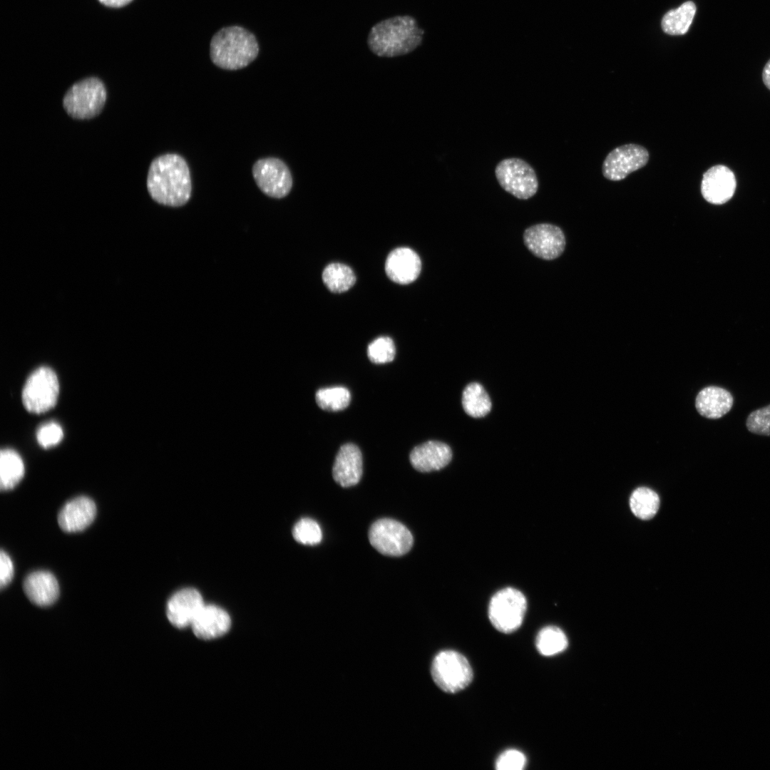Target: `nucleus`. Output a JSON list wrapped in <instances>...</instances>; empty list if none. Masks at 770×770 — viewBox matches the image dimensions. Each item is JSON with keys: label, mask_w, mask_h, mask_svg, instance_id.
Instances as JSON below:
<instances>
[{"label": "nucleus", "mask_w": 770, "mask_h": 770, "mask_svg": "<svg viewBox=\"0 0 770 770\" xmlns=\"http://www.w3.org/2000/svg\"><path fill=\"white\" fill-rule=\"evenodd\" d=\"M362 471V455L359 448L353 443L342 445L332 468L334 480L342 487H350L359 483Z\"/></svg>", "instance_id": "f3484780"}, {"label": "nucleus", "mask_w": 770, "mask_h": 770, "mask_svg": "<svg viewBox=\"0 0 770 770\" xmlns=\"http://www.w3.org/2000/svg\"><path fill=\"white\" fill-rule=\"evenodd\" d=\"M695 13V4L691 1H686L665 14L662 20V28L670 35L684 34L689 30Z\"/></svg>", "instance_id": "b1692460"}, {"label": "nucleus", "mask_w": 770, "mask_h": 770, "mask_svg": "<svg viewBox=\"0 0 770 770\" xmlns=\"http://www.w3.org/2000/svg\"><path fill=\"white\" fill-rule=\"evenodd\" d=\"M660 500L657 493L647 487L635 489L630 498V506L633 514L642 520L653 518L657 513Z\"/></svg>", "instance_id": "a878e982"}, {"label": "nucleus", "mask_w": 770, "mask_h": 770, "mask_svg": "<svg viewBox=\"0 0 770 770\" xmlns=\"http://www.w3.org/2000/svg\"><path fill=\"white\" fill-rule=\"evenodd\" d=\"M762 79L765 86L770 90V59L763 69Z\"/></svg>", "instance_id": "c9c22d12"}, {"label": "nucleus", "mask_w": 770, "mask_h": 770, "mask_svg": "<svg viewBox=\"0 0 770 770\" xmlns=\"http://www.w3.org/2000/svg\"><path fill=\"white\" fill-rule=\"evenodd\" d=\"M147 188L153 200L170 207H180L190 200L192 182L188 165L176 153L163 154L151 162Z\"/></svg>", "instance_id": "f257e3e1"}, {"label": "nucleus", "mask_w": 770, "mask_h": 770, "mask_svg": "<svg viewBox=\"0 0 770 770\" xmlns=\"http://www.w3.org/2000/svg\"><path fill=\"white\" fill-rule=\"evenodd\" d=\"M24 591L29 600L40 607L53 604L59 596V585L50 572L38 570L29 574L24 580Z\"/></svg>", "instance_id": "6ab92c4d"}, {"label": "nucleus", "mask_w": 770, "mask_h": 770, "mask_svg": "<svg viewBox=\"0 0 770 770\" xmlns=\"http://www.w3.org/2000/svg\"><path fill=\"white\" fill-rule=\"evenodd\" d=\"M369 540L377 551L389 556L407 553L414 542L410 530L400 522L390 518L375 521L369 530Z\"/></svg>", "instance_id": "1a4fd4ad"}, {"label": "nucleus", "mask_w": 770, "mask_h": 770, "mask_svg": "<svg viewBox=\"0 0 770 770\" xmlns=\"http://www.w3.org/2000/svg\"><path fill=\"white\" fill-rule=\"evenodd\" d=\"M736 187L734 173L725 165H717L704 173L701 192L708 202L722 205L732 197Z\"/></svg>", "instance_id": "4468645a"}, {"label": "nucleus", "mask_w": 770, "mask_h": 770, "mask_svg": "<svg viewBox=\"0 0 770 770\" xmlns=\"http://www.w3.org/2000/svg\"><path fill=\"white\" fill-rule=\"evenodd\" d=\"M527 609L524 595L517 589L505 587L491 597L488 615L492 625L499 632L508 634L522 625Z\"/></svg>", "instance_id": "423d86ee"}, {"label": "nucleus", "mask_w": 770, "mask_h": 770, "mask_svg": "<svg viewBox=\"0 0 770 770\" xmlns=\"http://www.w3.org/2000/svg\"><path fill=\"white\" fill-rule=\"evenodd\" d=\"M523 237L528 249L543 260L555 259L565 249L564 234L560 227L554 225L543 223L533 225L525 231Z\"/></svg>", "instance_id": "f8f14e48"}, {"label": "nucleus", "mask_w": 770, "mask_h": 770, "mask_svg": "<svg viewBox=\"0 0 770 770\" xmlns=\"http://www.w3.org/2000/svg\"><path fill=\"white\" fill-rule=\"evenodd\" d=\"M24 475V465L18 453L2 449L0 455V486L2 491L14 488Z\"/></svg>", "instance_id": "4be33fe9"}, {"label": "nucleus", "mask_w": 770, "mask_h": 770, "mask_svg": "<svg viewBox=\"0 0 770 770\" xmlns=\"http://www.w3.org/2000/svg\"><path fill=\"white\" fill-rule=\"evenodd\" d=\"M294 540L303 545H315L322 539L319 525L313 519L304 518L294 525L292 529Z\"/></svg>", "instance_id": "c85d7f7f"}, {"label": "nucleus", "mask_w": 770, "mask_h": 770, "mask_svg": "<svg viewBox=\"0 0 770 770\" xmlns=\"http://www.w3.org/2000/svg\"><path fill=\"white\" fill-rule=\"evenodd\" d=\"M648 160L649 153L644 147L636 144L621 145L607 155L602 165V173L608 180H621L644 167Z\"/></svg>", "instance_id": "9b49d317"}, {"label": "nucleus", "mask_w": 770, "mask_h": 770, "mask_svg": "<svg viewBox=\"0 0 770 770\" xmlns=\"http://www.w3.org/2000/svg\"><path fill=\"white\" fill-rule=\"evenodd\" d=\"M495 174L501 188L518 199H529L538 191L536 173L522 159L510 158L502 160L496 165Z\"/></svg>", "instance_id": "6e6552de"}, {"label": "nucleus", "mask_w": 770, "mask_h": 770, "mask_svg": "<svg viewBox=\"0 0 770 770\" xmlns=\"http://www.w3.org/2000/svg\"><path fill=\"white\" fill-rule=\"evenodd\" d=\"M107 98L104 83L96 77H89L71 86L63 99L66 113L73 118L84 120L98 115Z\"/></svg>", "instance_id": "20e7f679"}, {"label": "nucleus", "mask_w": 770, "mask_h": 770, "mask_svg": "<svg viewBox=\"0 0 770 770\" xmlns=\"http://www.w3.org/2000/svg\"><path fill=\"white\" fill-rule=\"evenodd\" d=\"M230 626L231 620L225 610L215 605H204L191 627L198 638L212 640L225 635Z\"/></svg>", "instance_id": "aec40b11"}, {"label": "nucleus", "mask_w": 770, "mask_h": 770, "mask_svg": "<svg viewBox=\"0 0 770 770\" xmlns=\"http://www.w3.org/2000/svg\"><path fill=\"white\" fill-rule=\"evenodd\" d=\"M63 437L61 426L51 421L41 426L36 432V439L41 446L48 448L57 445Z\"/></svg>", "instance_id": "2f4dec72"}, {"label": "nucleus", "mask_w": 770, "mask_h": 770, "mask_svg": "<svg viewBox=\"0 0 770 770\" xmlns=\"http://www.w3.org/2000/svg\"><path fill=\"white\" fill-rule=\"evenodd\" d=\"M322 280L332 292L342 293L348 291L356 282L352 270L342 263H331L322 272Z\"/></svg>", "instance_id": "393cba45"}, {"label": "nucleus", "mask_w": 770, "mask_h": 770, "mask_svg": "<svg viewBox=\"0 0 770 770\" xmlns=\"http://www.w3.org/2000/svg\"><path fill=\"white\" fill-rule=\"evenodd\" d=\"M421 270V262L416 252L409 247H398L388 255L385 271L388 277L400 284L414 282Z\"/></svg>", "instance_id": "2eb2a0df"}, {"label": "nucleus", "mask_w": 770, "mask_h": 770, "mask_svg": "<svg viewBox=\"0 0 770 770\" xmlns=\"http://www.w3.org/2000/svg\"><path fill=\"white\" fill-rule=\"evenodd\" d=\"M526 765V757L517 749H510L502 752L496 761L498 770H522Z\"/></svg>", "instance_id": "473e14b6"}, {"label": "nucleus", "mask_w": 770, "mask_h": 770, "mask_svg": "<svg viewBox=\"0 0 770 770\" xmlns=\"http://www.w3.org/2000/svg\"><path fill=\"white\" fill-rule=\"evenodd\" d=\"M462 405L465 412L473 418L486 416L491 411V399L483 388L477 382L468 384L462 394Z\"/></svg>", "instance_id": "5701e85b"}, {"label": "nucleus", "mask_w": 770, "mask_h": 770, "mask_svg": "<svg viewBox=\"0 0 770 770\" xmlns=\"http://www.w3.org/2000/svg\"><path fill=\"white\" fill-rule=\"evenodd\" d=\"M96 506L94 501L86 496H78L68 501L61 509L58 515L60 528L67 533L82 531L94 520Z\"/></svg>", "instance_id": "dca6fc26"}, {"label": "nucleus", "mask_w": 770, "mask_h": 770, "mask_svg": "<svg viewBox=\"0 0 770 770\" xmlns=\"http://www.w3.org/2000/svg\"><path fill=\"white\" fill-rule=\"evenodd\" d=\"M259 46L255 36L247 29L232 26L217 31L210 42V58L220 68L234 71L243 68L257 56Z\"/></svg>", "instance_id": "7ed1b4c3"}, {"label": "nucleus", "mask_w": 770, "mask_h": 770, "mask_svg": "<svg viewBox=\"0 0 770 770\" xmlns=\"http://www.w3.org/2000/svg\"><path fill=\"white\" fill-rule=\"evenodd\" d=\"M252 173L257 187L270 197H284L292 190L290 170L277 158L268 157L257 160L252 166Z\"/></svg>", "instance_id": "9d476101"}, {"label": "nucleus", "mask_w": 770, "mask_h": 770, "mask_svg": "<svg viewBox=\"0 0 770 770\" xmlns=\"http://www.w3.org/2000/svg\"><path fill=\"white\" fill-rule=\"evenodd\" d=\"M14 565L9 555L3 550L0 553V587H6L14 576Z\"/></svg>", "instance_id": "72a5a7b5"}, {"label": "nucleus", "mask_w": 770, "mask_h": 770, "mask_svg": "<svg viewBox=\"0 0 770 770\" xmlns=\"http://www.w3.org/2000/svg\"><path fill=\"white\" fill-rule=\"evenodd\" d=\"M431 673L435 684L449 694L466 689L473 677L471 665L466 657L452 650L441 651L435 656Z\"/></svg>", "instance_id": "39448f33"}, {"label": "nucleus", "mask_w": 770, "mask_h": 770, "mask_svg": "<svg viewBox=\"0 0 770 770\" xmlns=\"http://www.w3.org/2000/svg\"><path fill=\"white\" fill-rule=\"evenodd\" d=\"M103 4L111 7H120L128 4L132 0H98Z\"/></svg>", "instance_id": "f704fd0d"}, {"label": "nucleus", "mask_w": 770, "mask_h": 770, "mask_svg": "<svg viewBox=\"0 0 770 770\" xmlns=\"http://www.w3.org/2000/svg\"><path fill=\"white\" fill-rule=\"evenodd\" d=\"M396 349L393 340L389 337H380L367 347L369 360L374 364H386L393 361Z\"/></svg>", "instance_id": "c756f323"}, {"label": "nucleus", "mask_w": 770, "mask_h": 770, "mask_svg": "<svg viewBox=\"0 0 770 770\" xmlns=\"http://www.w3.org/2000/svg\"><path fill=\"white\" fill-rule=\"evenodd\" d=\"M733 403L734 398L729 391L719 386H709L698 393L695 406L702 416L717 419L731 410Z\"/></svg>", "instance_id": "412c9836"}, {"label": "nucleus", "mask_w": 770, "mask_h": 770, "mask_svg": "<svg viewBox=\"0 0 770 770\" xmlns=\"http://www.w3.org/2000/svg\"><path fill=\"white\" fill-rule=\"evenodd\" d=\"M317 405L324 410L337 411L346 409L350 402L349 391L343 386L319 389L315 394Z\"/></svg>", "instance_id": "cd10ccee"}, {"label": "nucleus", "mask_w": 770, "mask_h": 770, "mask_svg": "<svg viewBox=\"0 0 770 770\" xmlns=\"http://www.w3.org/2000/svg\"><path fill=\"white\" fill-rule=\"evenodd\" d=\"M58 394L56 373L49 367L41 366L27 379L22 391V402L28 411L42 414L55 406Z\"/></svg>", "instance_id": "0eeeda50"}, {"label": "nucleus", "mask_w": 770, "mask_h": 770, "mask_svg": "<svg viewBox=\"0 0 770 770\" xmlns=\"http://www.w3.org/2000/svg\"><path fill=\"white\" fill-rule=\"evenodd\" d=\"M747 429L755 434L770 436V404L753 411L746 419Z\"/></svg>", "instance_id": "7c9ffc66"}, {"label": "nucleus", "mask_w": 770, "mask_h": 770, "mask_svg": "<svg viewBox=\"0 0 770 770\" xmlns=\"http://www.w3.org/2000/svg\"><path fill=\"white\" fill-rule=\"evenodd\" d=\"M424 31L411 16H396L374 25L367 44L375 55L395 57L408 54L419 46Z\"/></svg>", "instance_id": "f03ea898"}, {"label": "nucleus", "mask_w": 770, "mask_h": 770, "mask_svg": "<svg viewBox=\"0 0 770 770\" xmlns=\"http://www.w3.org/2000/svg\"><path fill=\"white\" fill-rule=\"evenodd\" d=\"M568 641L565 632L555 626H546L538 633L535 646L538 652L549 657L563 652L568 647Z\"/></svg>", "instance_id": "bb28decb"}, {"label": "nucleus", "mask_w": 770, "mask_h": 770, "mask_svg": "<svg viewBox=\"0 0 770 770\" xmlns=\"http://www.w3.org/2000/svg\"><path fill=\"white\" fill-rule=\"evenodd\" d=\"M409 458L418 471L431 472L446 466L452 458V451L445 443L429 441L414 448Z\"/></svg>", "instance_id": "a211bd4d"}, {"label": "nucleus", "mask_w": 770, "mask_h": 770, "mask_svg": "<svg viewBox=\"0 0 770 770\" xmlns=\"http://www.w3.org/2000/svg\"><path fill=\"white\" fill-rule=\"evenodd\" d=\"M204 605L202 597L197 590L183 588L174 593L168 601L167 617L177 628L191 627Z\"/></svg>", "instance_id": "ddd939ff"}]
</instances>
